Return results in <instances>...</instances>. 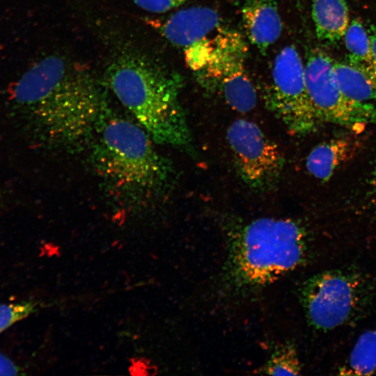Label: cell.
Returning <instances> with one entry per match:
<instances>
[{
  "label": "cell",
  "instance_id": "6da1fadb",
  "mask_svg": "<svg viewBox=\"0 0 376 376\" xmlns=\"http://www.w3.org/2000/svg\"><path fill=\"white\" fill-rule=\"evenodd\" d=\"M9 108L32 143L53 148L89 142L109 110L103 86L92 72L54 55L36 63L14 84Z\"/></svg>",
  "mask_w": 376,
  "mask_h": 376
},
{
  "label": "cell",
  "instance_id": "7a4b0ae2",
  "mask_svg": "<svg viewBox=\"0 0 376 376\" xmlns=\"http://www.w3.org/2000/svg\"><path fill=\"white\" fill-rule=\"evenodd\" d=\"M104 114L89 142L92 164L109 194L120 203H148L164 192L170 166L137 123Z\"/></svg>",
  "mask_w": 376,
  "mask_h": 376
},
{
  "label": "cell",
  "instance_id": "3957f363",
  "mask_svg": "<svg viewBox=\"0 0 376 376\" xmlns=\"http://www.w3.org/2000/svg\"><path fill=\"white\" fill-rule=\"evenodd\" d=\"M107 81L155 144L191 147V136L180 100V75L146 55L125 52L109 65Z\"/></svg>",
  "mask_w": 376,
  "mask_h": 376
},
{
  "label": "cell",
  "instance_id": "277c9868",
  "mask_svg": "<svg viewBox=\"0 0 376 376\" xmlns=\"http://www.w3.org/2000/svg\"><path fill=\"white\" fill-rule=\"evenodd\" d=\"M303 228L290 219L263 217L244 226L234 242L233 272L243 283H270L295 269L306 253Z\"/></svg>",
  "mask_w": 376,
  "mask_h": 376
},
{
  "label": "cell",
  "instance_id": "5b68a950",
  "mask_svg": "<svg viewBox=\"0 0 376 376\" xmlns=\"http://www.w3.org/2000/svg\"><path fill=\"white\" fill-rule=\"evenodd\" d=\"M247 52L246 43L239 33L221 29L213 38V49L206 64L196 71L205 88L220 94L240 113L251 111L257 102L245 66Z\"/></svg>",
  "mask_w": 376,
  "mask_h": 376
},
{
  "label": "cell",
  "instance_id": "8992f818",
  "mask_svg": "<svg viewBox=\"0 0 376 376\" xmlns=\"http://www.w3.org/2000/svg\"><path fill=\"white\" fill-rule=\"evenodd\" d=\"M334 61L320 49L311 50L304 64L306 88L318 122L359 130L376 124V107L347 97L334 72Z\"/></svg>",
  "mask_w": 376,
  "mask_h": 376
},
{
  "label": "cell",
  "instance_id": "52a82bcc",
  "mask_svg": "<svg viewBox=\"0 0 376 376\" xmlns=\"http://www.w3.org/2000/svg\"><path fill=\"white\" fill-rule=\"evenodd\" d=\"M265 93L268 107L289 132L305 134L314 130L319 122L308 94L304 65L294 45H286L277 54Z\"/></svg>",
  "mask_w": 376,
  "mask_h": 376
},
{
  "label": "cell",
  "instance_id": "ba28073f",
  "mask_svg": "<svg viewBox=\"0 0 376 376\" xmlns=\"http://www.w3.org/2000/svg\"><path fill=\"white\" fill-rule=\"evenodd\" d=\"M363 283L353 273L327 271L311 278L304 285L301 298L311 324L330 330L347 322L359 308Z\"/></svg>",
  "mask_w": 376,
  "mask_h": 376
},
{
  "label": "cell",
  "instance_id": "9c48e42d",
  "mask_svg": "<svg viewBox=\"0 0 376 376\" xmlns=\"http://www.w3.org/2000/svg\"><path fill=\"white\" fill-rule=\"evenodd\" d=\"M226 138L238 171L248 185L265 189L275 182L283 158L277 145L256 123L237 119L228 127Z\"/></svg>",
  "mask_w": 376,
  "mask_h": 376
},
{
  "label": "cell",
  "instance_id": "30bf717a",
  "mask_svg": "<svg viewBox=\"0 0 376 376\" xmlns=\"http://www.w3.org/2000/svg\"><path fill=\"white\" fill-rule=\"evenodd\" d=\"M221 22L215 10L206 6H193L149 23L169 42L185 50L207 40L214 31L221 29Z\"/></svg>",
  "mask_w": 376,
  "mask_h": 376
},
{
  "label": "cell",
  "instance_id": "8fae6325",
  "mask_svg": "<svg viewBox=\"0 0 376 376\" xmlns=\"http://www.w3.org/2000/svg\"><path fill=\"white\" fill-rule=\"evenodd\" d=\"M242 17L250 42L265 54L280 37L282 21L276 0H246Z\"/></svg>",
  "mask_w": 376,
  "mask_h": 376
},
{
  "label": "cell",
  "instance_id": "7c38bea8",
  "mask_svg": "<svg viewBox=\"0 0 376 376\" xmlns=\"http://www.w3.org/2000/svg\"><path fill=\"white\" fill-rule=\"evenodd\" d=\"M348 137H337L316 146L308 154L306 167L321 181H327L356 152L359 146Z\"/></svg>",
  "mask_w": 376,
  "mask_h": 376
},
{
  "label": "cell",
  "instance_id": "4fadbf2b",
  "mask_svg": "<svg viewBox=\"0 0 376 376\" xmlns=\"http://www.w3.org/2000/svg\"><path fill=\"white\" fill-rule=\"evenodd\" d=\"M311 15L318 38L327 45L339 42L349 25L345 0H311Z\"/></svg>",
  "mask_w": 376,
  "mask_h": 376
},
{
  "label": "cell",
  "instance_id": "5bb4252c",
  "mask_svg": "<svg viewBox=\"0 0 376 376\" xmlns=\"http://www.w3.org/2000/svg\"><path fill=\"white\" fill-rule=\"evenodd\" d=\"M343 37L348 52L347 62L376 81V63L371 41L362 23L359 19H353Z\"/></svg>",
  "mask_w": 376,
  "mask_h": 376
},
{
  "label": "cell",
  "instance_id": "9a60e30c",
  "mask_svg": "<svg viewBox=\"0 0 376 376\" xmlns=\"http://www.w3.org/2000/svg\"><path fill=\"white\" fill-rule=\"evenodd\" d=\"M334 72L342 93L361 102L376 100V81L348 62L334 61Z\"/></svg>",
  "mask_w": 376,
  "mask_h": 376
},
{
  "label": "cell",
  "instance_id": "2e32d148",
  "mask_svg": "<svg viewBox=\"0 0 376 376\" xmlns=\"http://www.w3.org/2000/svg\"><path fill=\"white\" fill-rule=\"evenodd\" d=\"M376 370V329L362 334L349 359L339 370L341 375H369Z\"/></svg>",
  "mask_w": 376,
  "mask_h": 376
},
{
  "label": "cell",
  "instance_id": "e0dca14e",
  "mask_svg": "<svg viewBox=\"0 0 376 376\" xmlns=\"http://www.w3.org/2000/svg\"><path fill=\"white\" fill-rule=\"evenodd\" d=\"M262 370L272 375L300 374L301 366L295 347L292 344H285L276 348Z\"/></svg>",
  "mask_w": 376,
  "mask_h": 376
},
{
  "label": "cell",
  "instance_id": "ac0fdd59",
  "mask_svg": "<svg viewBox=\"0 0 376 376\" xmlns=\"http://www.w3.org/2000/svg\"><path fill=\"white\" fill-rule=\"evenodd\" d=\"M37 310L32 301L0 304V334Z\"/></svg>",
  "mask_w": 376,
  "mask_h": 376
},
{
  "label": "cell",
  "instance_id": "d6986e66",
  "mask_svg": "<svg viewBox=\"0 0 376 376\" xmlns=\"http://www.w3.org/2000/svg\"><path fill=\"white\" fill-rule=\"evenodd\" d=\"M139 8L153 13H164L191 0H132Z\"/></svg>",
  "mask_w": 376,
  "mask_h": 376
},
{
  "label": "cell",
  "instance_id": "ffe728a7",
  "mask_svg": "<svg viewBox=\"0 0 376 376\" xmlns=\"http://www.w3.org/2000/svg\"><path fill=\"white\" fill-rule=\"evenodd\" d=\"M22 369L7 356L0 353V375H17Z\"/></svg>",
  "mask_w": 376,
  "mask_h": 376
},
{
  "label": "cell",
  "instance_id": "44dd1931",
  "mask_svg": "<svg viewBox=\"0 0 376 376\" xmlns=\"http://www.w3.org/2000/svg\"><path fill=\"white\" fill-rule=\"evenodd\" d=\"M369 181L372 200L376 207V161L373 166Z\"/></svg>",
  "mask_w": 376,
  "mask_h": 376
},
{
  "label": "cell",
  "instance_id": "7402d4cb",
  "mask_svg": "<svg viewBox=\"0 0 376 376\" xmlns=\"http://www.w3.org/2000/svg\"><path fill=\"white\" fill-rule=\"evenodd\" d=\"M367 31L371 41L373 56L376 63V25L371 24Z\"/></svg>",
  "mask_w": 376,
  "mask_h": 376
},
{
  "label": "cell",
  "instance_id": "603a6c76",
  "mask_svg": "<svg viewBox=\"0 0 376 376\" xmlns=\"http://www.w3.org/2000/svg\"><path fill=\"white\" fill-rule=\"evenodd\" d=\"M0 200H1V193H0Z\"/></svg>",
  "mask_w": 376,
  "mask_h": 376
}]
</instances>
